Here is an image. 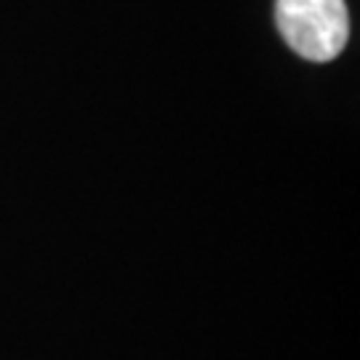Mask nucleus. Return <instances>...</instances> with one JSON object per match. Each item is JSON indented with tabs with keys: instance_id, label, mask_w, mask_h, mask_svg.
<instances>
[{
	"instance_id": "f257e3e1",
	"label": "nucleus",
	"mask_w": 360,
	"mask_h": 360,
	"mask_svg": "<svg viewBox=\"0 0 360 360\" xmlns=\"http://www.w3.org/2000/svg\"><path fill=\"white\" fill-rule=\"evenodd\" d=\"M275 22L285 43L309 62H328L347 46L345 0H278Z\"/></svg>"
}]
</instances>
